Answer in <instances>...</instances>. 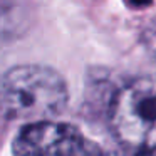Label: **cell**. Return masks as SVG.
<instances>
[{
  "mask_svg": "<svg viewBox=\"0 0 156 156\" xmlns=\"http://www.w3.org/2000/svg\"><path fill=\"white\" fill-rule=\"evenodd\" d=\"M67 99L64 79L45 66H17L0 79V112L12 121H51L66 109Z\"/></svg>",
  "mask_w": 156,
  "mask_h": 156,
  "instance_id": "6da1fadb",
  "label": "cell"
},
{
  "mask_svg": "<svg viewBox=\"0 0 156 156\" xmlns=\"http://www.w3.org/2000/svg\"><path fill=\"white\" fill-rule=\"evenodd\" d=\"M111 131L131 154L156 156V77L126 84L111 104Z\"/></svg>",
  "mask_w": 156,
  "mask_h": 156,
  "instance_id": "7a4b0ae2",
  "label": "cell"
},
{
  "mask_svg": "<svg viewBox=\"0 0 156 156\" xmlns=\"http://www.w3.org/2000/svg\"><path fill=\"white\" fill-rule=\"evenodd\" d=\"M15 156H98L99 148L67 122H30L17 133Z\"/></svg>",
  "mask_w": 156,
  "mask_h": 156,
  "instance_id": "3957f363",
  "label": "cell"
},
{
  "mask_svg": "<svg viewBox=\"0 0 156 156\" xmlns=\"http://www.w3.org/2000/svg\"><path fill=\"white\" fill-rule=\"evenodd\" d=\"M98 156H138V154H131V153L124 151V153H99Z\"/></svg>",
  "mask_w": 156,
  "mask_h": 156,
  "instance_id": "277c9868",
  "label": "cell"
}]
</instances>
